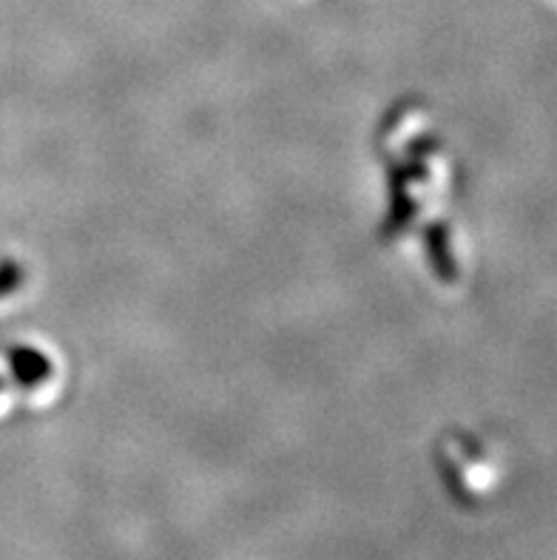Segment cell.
Segmentation results:
<instances>
[{
	"instance_id": "277c9868",
	"label": "cell",
	"mask_w": 557,
	"mask_h": 560,
	"mask_svg": "<svg viewBox=\"0 0 557 560\" xmlns=\"http://www.w3.org/2000/svg\"><path fill=\"white\" fill-rule=\"evenodd\" d=\"M32 284H35V277L26 259L7 245H0V311H9L23 296H28Z\"/></svg>"
},
{
	"instance_id": "6da1fadb",
	"label": "cell",
	"mask_w": 557,
	"mask_h": 560,
	"mask_svg": "<svg viewBox=\"0 0 557 560\" xmlns=\"http://www.w3.org/2000/svg\"><path fill=\"white\" fill-rule=\"evenodd\" d=\"M381 174L375 236L402 250L441 293H461L473 277V242L455 213L459 156L421 97H398L373 137Z\"/></svg>"
},
{
	"instance_id": "3957f363",
	"label": "cell",
	"mask_w": 557,
	"mask_h": 560,
	"mask_svg": "<svg viewBox=\"0 0 557 560\" xmlns=\"http://www.w3.org/2000/svg\"><path fill=\"white\" fill-rule=\"evenodd\" d=\"M21 398L23 416H40L60 407L69 396L71 364L60 345L46 336H12L0 345Z\"/></svg>"
},
{
	"instance_id": "5b68a950",
	"label": "cell",
	"mask_w": 557,
	"mask_h": 560,
	"mask_svg": "<svg viewBox=\"0 0 557 560\" xmlns=\"http://www.w3.org/2000/svg\"><path fill=\"white\" fill-rule=\"evenodd\" d=\"M18 416H23L21 398H18L12 373H9V364L3 359V350H0V424L9 419H18Z\"/></svg>"
},
{
	"instance_id": "7a4b0ae2",
	"label": "cell",
	"mask_w": 557,
	"mask_h": 560,
	"mask_svg": "<svg viewBox=\"0 0 557 560\" xmlns=\"http://www.w3.org/2000/svg\"><path fill=\"white\" fill-rule=\"evenodd\" d=\"M438 478L459 506H484L503 483V458L487 435L450 427L432 450Z\"/></svg>"
},
{
	"instance_id": "8992f818",
	"label": "cell",
	"mask_w": 557,
	"mask_h": 560,
	"mask_svg": "<svg viewBox=\"0 0 557 560\" xmlns=\"http://www.w3.org/2000/svg\"><path fill=\"white\" fill-rule=\"evenodd\" d=\"M552 3H555V7H557V0H552Z\"/></svg>"
}]
</instances>
